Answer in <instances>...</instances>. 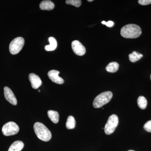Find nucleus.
Returning <instances> with one entry per match:
<instances>
[{"instance_id":"f3484780","label":"nucleus","mask_w":151,"mask_h":151,"mask_svg":"<svg viewBox=\"0 0 151 151\" xmlns=\"http://www.w3.org/2000/svg\"><path fill=\"white\" fill-rule=\"evenodd\" d=\"M76 122L73 116H70L68 117L66 123V127L68 129H72L75 127Z\"/></svg>"},{"instance_id":"20e7f679","label":"nucleus","mask_w":151,"mask_h":151,"mask_svg":"<svg viewBox=\"0 0 151 151\" xmlns=\"http://www.w3.org/2000/svg\"><path fill=\"white\" fill-rule=\"evenodd\" d=\"M119 124V118L117 115L113 114L108 118L107 123L105 124V132L107 135L112 134L115 131V129Z\"/></svg>"},{"instance_id":"2eb2a0df","label":"nucleus","mask_w":151,"mask_h":151,"mask_svg":"<svg viewBox=\"0 0 151 151\" xmlns=\"http://www.w3.org/2000/svg\"><path fill=\"white\" fill-rule=\"evenodd\" d=\"M119 64L117 62H111L106 66V70L110 73H115L119 69Z\"/></svg>"},{"instance_id":"f03ea898","label":"nucleus","mask_w":151,"mask_h":151,"mask_svg":"<svg viewBox=\"0 0 151 151\" xmlns=\"http://www.w3.org/2000/svg\"><path fill=\"white\" fill-rule=\"evenodd\" d=\"M34 129L37 137L42 141L48 142L51 139V132L42 123H35L34 125Z\"/></svg>"},{"instance_id":"f257e3e1","label":"nucleus","mask_w":151,"mask_h":151,"mask_svg":"<svg viewBox=\"0 0 151 151\" xmlns=\"http://www.w3.org/2000/svg\"><path fill=\"white\" fill-rule=\"evenodd\" d=\"M142 34L140 27L137 25L129 24L122 28L121 35L126 38H136L139 37Z\"/></svg>"},{"instance_id":"6ab92c4d","label":"nucleus","mask_w":151,"mask_h":151,"mask_svg":"<svg viewBox=\"0 0 151 151\" xmlns=\"http://www.w3.org/2000/svg\"><path fill=\"white\" fill-rule=\"evenodd\" d=\"M65 3L67 4L75 6L76 7H78L81 5V1L80 0H67Z\"/></svg>"},{"instance_id":"1a4fd4ad","label":"nucleus","mask_w":151,"mask_h":151,"mask_svg":"<svg viewBox=\"0 0 151 151\" xmlns=\"http://www.w3.org/2000/svg\"><path fill=\"white\" fill-rule=\"evenodd\" d=\"M60 72L58 70H52L49 71L47 75L51 81L56 84H61L64 83V80L60 77L58 74Z\"/></svg>"},{"instance_id":"9b49d317","label":"nucleus","mask_w":151,"mask_h":151,"mask_svg":"<svg viewBox=\"0 0 151 151\" xmlns=\"http://www.w3.org/2000/svg\"><path fill=\"white\" fill-rule=\"evenodd\" d=\"M40 7L42 10L50 11L54 8V4L51 1H42L40 4Z\"/></svg>"},{"instance_id":"39448f33","label":"nucleus","mask_w":151,"mask_h":151,"mask_svg":"<svg viewBox=\"0 0 151 151\" xmlns=\"http://www.w3.org/2000/svg\"><path fill=\"white\" fill-rule=\"evenodd\" d=\"M24 44L23 38L18 37L11 42L9 45V51L11 54L16 55L21 50Z\"/></svg>"},{"instance_id":"ddd939ff","label":"nucleus","mask_w":151,"mask_h":151,"mask_svg":"<svg viewBox=\"0 0 151 151\" xmlns=\"http://www.w3.org/2000/svg\"><path fill=\"white\" fill-rule=\"evenodd\" d=\"M49 45H46L45 47V50L47 51H53L57 47V42L55 39L53 37H50L48 38Z\"/></svg>"},{"instance_id":"5701e85b","label":"nucleus","mask_w":151,"mask_h":151,"mask_svg":"<svg viewBox=\"0 0 151 151\" xmlns=\"http://www.w3.org/2000/svg\"><path fill=\"white\" fill-rule=\"evenodd\" d=\"M93 0H88V1L89 2H92L93 1Z\"/></svg>"},{"instance_id":"4be33fe9","label":"nucleus","mask_w":151,"mask_h":151,"mask_svg":"<svg viewBox=\"0 0 151 151\" xmlns=\"http://www.w3.org/2000/svg\"><path fill=\"white\" fill-rule=\"evenodd\" d=\"M102 24H103L106 25L107 27H112L114 24V22H113L111 21H109L108 22H106L103 21L102 22Z\"/></svg>"},{"instance_id":"b1692460","label":"nucleus","mask_w":151,"mask_h":151,"mask_svg":"<svg viewBox=\"0 0 151 151\" xmlns=\"http://www.w3.org/2000/svg\"><path fill=\"white\" fill-rule=\"evenodd\" d=\"M128 151H135L133 150H128Z\"/></svg>"},{"instance_id":"393cba45","label":"nucleus","mask_w":151,"mask_h":151,"mask_svg":"<svg viewBox=\"0 0 151 151\" xmlns=\"http://www.w3.org/2000/svg\"><path fill=\"white\" fill-rule=\"evenodd\" d=\"M38 91H39V92H40V90H39Z\"/></svg>"},{"instance_id":"f8f14e48","label":"nucleus","mask_w":151,"mask_h":151,"mask_svg":"<svg viewBox=\"0 0 151 151\" xmlns=\"http://www.w3.org/2000/svg\"><path fill=\"white\" fill-rule=\"evenodd\" d=\"M24 144L21 141L14 142L9 148L8 151H21L23 149Z\"/></svg>"},{"instance_id":"a211bd4d","label":"nucleus","mask_w":151,"mask_h":151,"mask_svg":"<svg viewBox=\"0 0 151 151\" xmlns=\"http://www.w3.org/2000/svg\"><path fill=\"white\" fill-rule=\"evenodd\" d=\"M138 106L142 109H145L147 107V99L145 97L142 96H139L137 99Z\"/></svg>"},{"instance_id":"7ed1b4c3","label":"nucleus","mask_w":151,"mask_h":151,"mask_svg":"<svg viewBox=\"0 0 151 151\" xmlns=\"http://www.w3.org/2000/svg\"><path fill=\"white\" fill-rule=\"evenodd\" d=\"M113 97V93L110 91L102 92L95 97L93 101L94 108H100L110 102Z\"/></svg>"},{"instance_id":"4468645a","label":"nucleus","mask_w":151,"mask_h":151,"mask_svg":"<svg viewBox=\"0 0 151 151\" xmlns=\"http://www.w3.org/2000/svg\"><path fill=\"white\" fill-rule=\"evenodd\" d=\"M47 115L49 119L54 124H57L59 122V115L57 111L50 110L47 112Z\"/></svg>"},{"instance_id":"dca6fc26","label":"nucleus","mask_w":151,"mask_h":151,"mask_svg":"<svg viewBox=\"0 0 151 151\" xmlns=\"http://www.w3.org/2000/svg\"><path fill=\"white\" fill-rule=\"evenodd\" d=\"M129 56L130 61L134 63L140 59L142 57L143 55L137 52L134 51L132 53L129 55Z\"/></svg>"},{"instance_id":"9d476101","label":"nucleus","mask_w":151,"mask_h":151,"mask_svg":"<svg viewBox=\"0 0 151 151\" xmlns=\"http://www.w3.org/2000/svg\"><path fill=\"white\" fill-rule=\"evenodd\" d=\"M29 78L33 89H37L41 85L42 81L38 76L33 73H30Z\"/></svg>"},{"instance_id":"a878e982","label":"nucleus","mask_w":151,"mask_h":151,"mask_svg":"<svg viewBox=\"0 0 151 151\" xmlns=\"http://www.w3.org/2000/svg\"><path fill=\"white\" fill-rule=\"evenodd\" d=\"M150 78H151V76H150Z\"/></svg>"},{"instance_id":"aec40b11","label":"nucleus","mask_w":151,"mask_h":151,"mask_svg":"<svg viewBox=\"0 0 151 151\" xmlns=\"http://www.w3.org/2000/svg\"><path fill=\"white\" fill-rule=\"evenodd\" d=\"M144 128L147 132L151 133V120L145 123L144 125Z\"/></svg>"},{"instance_id":"6e6552de","label":"nucleus","mask_w":151,"mask_h":151,"mask_svg":"<svg viewBox=\"0 0 151 151\" xmlns=\"http://www.w3.org/2000/svg\"><path fill=\"white\" fill-rule=\"evenodd\" d=\"M4 94L6 100L14 105H16L17 104V98L14 94L13 92L7 86L4 88Z\"/></svg>"},{"instance_id":"412c9836","label":"nucleus","mask_w":151,"mask_h":151,"mask_svg":"<svg viewBox=\"0 0 151 151\" xmlns=\"http://www.w3.org/2000/svg\"><path fill=\"white\" fill-rule=\"evenodd\" d=\"M138 2L141 5H147L151 4V0H139Z\"/></svg>"},{"instance_id":"423d86ee","label":"nucleus","mask_w":151,"mask_h":151,"mask_svg":"<svg viewBox=\"0 0 151 151\" xmlns=\"http://www.w3.org/2000/svg\"><path fill=\"white\" fill-rule=\"evenodd\" d=\"M19 130L17 124L14 122L6 123L2 127V131L3 134L5 136H10L16 134Z\"/></svg>"},{"instance_id":"0eeeda50","label":"nucleus","mask_w":151,"mask_h":151,"mask_svg":"<svg viewBox=\"0 0 151 151\" xmlns=\"http://www.w3.org/2000/svg\"><path fill=\"white\" fill-rule=\"evenodd\" d=\"M71 47L73 52L79 56H82L86 53L85 47L78 40H74L72 42Z\"/></svg>"}]
</instances>
